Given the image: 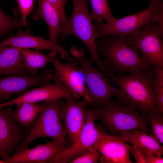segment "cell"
<instances>
[{"label":"cell","mask_w":163,"mask_h":163,"mask_svg":"<svg viewBox=\"0 0 163 163\" xmlns=\"http://www.w3.org/2000/svg\"><path fill=\"white\" fill-rule=\"evenodd\" d=\"M21 51L24 68L29 75L36 74L39 69H46L47 65L55 58L47 56L40 50L21 48Z\"/></svg>","instance_id":"cell-22"},{"label":"cell","mask_w":163,"mask_h":163,"mask_svg":"<svg viewBox=\"0 0 163 163\" xmlns=\"http://www.w3.org/2000/svg\"><path fill=\"white\" fill-rule=\"evenodd\" d=\"M12 107H0V148L10 157L27 134L12 118Z\"/></svg>","instance_id":"cell-15"},{"label":"cell","mask_w":163,"mask_h":163,"mask_svg":"<svg viewBox=\"0 0 163 163\" xmlns=\"http://www.w3.org/2000/svg\"><path fill=\"white\" fill-rule=\"evenodd\" d=\"M67 142L53 139L43 144H39L15 153L5 163H50L52 159L65 148Z\"/></svg>","instance_id":"cell-13"},{"label":"cell","mask_w":163,"mask_h":163,"mask_svg":"<svg viewBox=\"0 0 163 163\" xmlns=\"http://www.w3.org/2000/svg\"><path fill=\"white\" fill-rule=\"evenodd\" d=\"M73 57L67 56L66 59L68 62H74L78 63L83 70L85 84L91 100L90 106L103 107L113 102L111 98L117 97L119 91L118 88L110 83V79L99 69L94 68L89 59L85 56L83 48H79L73 45L70 49Z\"/></svg>","instance_id":"cell-3"},{"label":"cell","mask_w":163,"mask_h":163,"mask_svg":"<svg viewBox=\"0 0 163 163\" xmlns=\"http://www.w3.org/2000/svg\"><path fill=\"white\" fill-rule=\"evenodd\" d=\"M53 76V70L47 68L38 74L0 77V104L11 100L12 96L17 93H23L32 87L50 84Z\"/></svg>","instance_id":"cell-10"},{"label":"cell","mask_w":163,"mask_h":163,"mask_svg":"<svg viewBox=\"0 0 163 163\" xmlns=\"http://www.w3.org/2000/svg\"><path fill=\"white\" fill-rule=\"evenodd\" d=\"M94 147L101 154L99 163H133L130 157L132 146L110 135L104 129Z\"/></svg>","instance_id":"cell-14"},{"label":"cell","mask_w":163,"mask_h":163,"mask_svg":"<svg viewBox=\"0 0 163 163\" xmlns=\"http://www.w3.org/2000/svg\"><path fill=\"white\" fill-rule=\"evenodd\" d=\"M137 163H160L162 162V158L159 156L152 154L146 155L141 152L135 147L132 146L131 151Z\"/></svg>","instance_id":"cell-30"},{"label":"cell","mask_w":163,"mask_h":163,"mask_svg":"<svg viewBox=\"0 0 163 163\" xmlns=\"http://www.w3.org/2000/svg\"><path fill=\"white\" fill-rule=\"evenodd\" d=\"M93 109H86L85 124L76 141L66 147L54 156L50 163H69L94 146L98 140L102 129L96 125Z\"/></svg>","instance_id":"cell-9"},{"label":"cell","mask_w":163,"mask_h":163,"mask_svg":"<svg viewBox=\"0 0 163 163\" xmlns=\"http://www.w3.org/2000/svg\"><path fill=\"white\" fill-rule=\"evenodd\" d=\"M55 8L60 18L63 28L61 36L62 39H66L70 35L68 19L66 15L65 7L69 0H45Z\"/></svg>","instance_id":"cell-25"},{"label":"cell","mask_w":163,"mask_h":163,"mask_svg":"<svg viewBox=\"0 0 163 163\" xmlns=\"http://www.w3.org/2000/svg\"><path fill=\"white\" fill-rule=\"evenodd\" d=\"M91 107L95 121H100L112 136L134 129L150 132L147 117L139 113L132 105L123 106L113 102L103 107Z\"/></svg>","instance_id":"cell-4"},{"label":"cell","mask_w":163,"mask_h":163,"mask_svg":"<svg viewBox=\"0 0 163 163\" xmlns=\"http://www.w3.org/2000/svg\"><path fill=\"white\" fill-rule=\"evenodd\" d=\"M37 7L32 19L37 21L43 20L46 23L49 31V40L56 43L63 32L61 21L57 11L54 7L45 0H36Z\"/></svg>","instance_id":"cell-19"},{"label":"cell","mask_w":163,"mask_h":163,"mask_svg":"<svg viewBox=\"0 0 163 163\" xmlns=\"http://www.w3.org/2000/svg\"><path fill=\"white\" fill-rule=\"evenodd\" d=\"M21 16V26L28 27L27 18L34 8V0H16Z\"/></svg>","instance_id":"cell-29"},{"label":"cell","mask_w":163,"mask_h":163,"mask_svg":"<svg viewBox=\"0 0 163 163\" xmlns=\"http://www.w3.org/2000/svg\"><path fill=\"white\" fill-rule=\"evenodd\" d=\"M52 63L55 69L53 80L63 84L74 98L79 99L82 97L90 104L91 100L85 80L82 69L77 63L69 62L66 64L54 58Z\"/></svg>","instance_id":"cell-11"},{"label":"cell","mask_w":163,"mask_h":163,"mask_svg":"<svg viewBox=\"0 0 163 163\" xmlns=\"http://www.w3.org/2000/svg\"><path fill=\"white\" fill-rule=\"evenodd\" d=\"M152 68L146 71L134 70L127 75L108 73L107 76L119 91L118 99L113 102L119 105H132L146 117L158 112L152 87Z\"/></svg>","instance_id":"cell-1"},{"label":"cell","mask_w":163,"mask_h":163,"mask_svg":"<svg viewBox=\"0 0 163 163\" xmlns=\"http://www.w3.org/2000/svg\"><path fill=\"white\" fill-rule=\"evenodd\" d=\"M152 70V85L156 105L158 112L163 114V68L154 66Z\"/></svg>","instance_id":"cell-24"},{"label":"cell","mask_w":163,"mask_h":163,"mask_svg":"<svg viewBox=\"0 0 163 163\" xmlns=\"http://www.w3.org/2000/svg\"><path fill=\"white\" fill-rule=\"evenodd\" d=\"M92 10L90 11L91 18L95 24L104 20L111 24L116 19L112 15L107 0H90Z\"/></svg>","instance_id":"cell-23"},{"label":"cell","mask_w":163,"mask_h":163,"mask_svg":"<svg viewBox=\"0 0 163 163\" xmlns=\"http://www.w3.org/2000/svg\"><path fill=\"white\" fill-rule=\"evenodd\" d=\"M0 163H5L3 160L0 159Z\"/></svg>","instance_id":"cell-33"},{"label":"cell","mask_w":163,"mask_h":163,"mask_svg":"<svg viewBox=\"0 0 163 163\" xmlns=\"http://www.w3.org/2000/svg\"><path fill=\"white\" fill-rule=\"evenodd\" d=\"M62 102L60 115L63 122L67 139L71 145L77 140L84 126L86 118V107L88 102L85 98L77 101L71 98Z\"/></svg>","instance_id":"cell-12"},{"label":"cell","mask_w":163,"mask_h":163,"mask_svg":"<svg viewBox=\"0 0 163 163\" xmlns=\"http://www.w3.org/2000/svg\"><path fill=\"white\" fill-rule=\"evenodd\" d=\"M0 157L2 158L3 160H5L9 159L10 157H9L5 153L1 150L0 148Z\"/></svg>","instance_id":"cell-31"},{"label":"cell","mask_w":163,"mask_h":163,"mask_svg":"<svg viewBox=\"0 0 163 163\" xmlns=\"http://www.w3.org/2000/svg\"><path fill=\"white\" fill-rule=\"evenodd\" d=\"M21 50V48L14 46H0V76L27 74Z\"/></svg>","instance_id":"cell-20"},{"label":"cell","mask_w":163,"mask_h":163,"mask_svg":"<svg viewBox=\"0 0 163 163\" xmlns=\"http://www.w3.org/2000/svg\"><path fill=\"white\" fill-rule=\"evenodd\" d=\"M163 33L160 25L153 23L131 32L125 41L140 51L145 61L163 68Z\"/></svg>","instance_id":"cell-8"},{"label":"cell","mask_w":163,"mask_h":163,"mask_svg":"<svg viewBox=\"0 0 163 163\" xmlns=\"http://www.w3.org/2000/svg\"><path fill=\"white\" fill-rule=\"evenodd\" d=\"M158 23L163 33V1L156 0L145 9L109 24L103 21L95 24V38L114 36L126 37L133 31L142 29L149 24Z\"/></svg>","instance_id":"cell-5"},{"label":"cell","mask_w":163,"mask_h":163,"mask_svg":"<svg viewBox=\"0 0 163 163\" xmlns=\"http://www.w3.org/2000/svg\"><path fill=\"white\" fill-rule=\"evenodd\" d=\"M63 98L43 103L45 107L30 127L26 137L20 143L15 153L28 148L35 139L48 137L62 139L67 142L66 134L60 115Z\"/></svg>","instance_id":"cell-6"},{"label":"cell","mask_w":163,"mask_h":163,"mask_svg":"<svg viewBox=\"0 0 163 163\" xmlns=\"http://www.w3.org/2000/svg\"><path fill=\"white\" fill-rule=\"evenodd\" d=\"M16 18L8 15L0 8V38H2L19 27Z\"/></svg>","instance_id":"cell-27"},{"label":"cell","mask_w":163,"mask_h":163,"mask_svg":"<svg viewBox=\"0 0 163 163\" xmlns=\"http://www.w3.org/2000/svg\"><path fill=\"white\" fill-rule=\"evenodd\" d=\"M156 0H149V4L155 2Z\"/></svg>","instance_id":"cell-32"},{"label":"cell","mask_w":163,"mask_h":163,"mask_svg":"<svg viewBox=\"0 0 163 163\" xmlns=\"http://www.w3.org/2000/svg\"><path fill=\"white\" fill-rule=\"evenodd\" d=\"M71 98L73 97L65 85L56 82L53 84L28 89L18 97L0 104V107H12L25 102L37 103Z\"/></svg>","instance_id":"cell-16"},{"label":"cell","mask_w":163,"mask_h":163,"mask_svg":"<svg viewBox=\"0 0 163 163\" xmlns=\"http://www.w3.org/2000/svg\"><path fill=\"white\" fill-rule=\"evenodd\" d=\"M1 0H0V1H1Z\"/></svg>","instance_id":"cell-34"},{"label":"cell","mask_w":163,"mask_h":163,"mask_svg":"<svg viewBox=\"0 0 163 163\" xmlns=\"http://www.w3.org/2000/svg\"><path fill=\"white\" fill-rule=\"evenodd\" d=\"M126 37L114 36L101 37L95 43L102 63L109 73L122 75L136 70L146 71L153 66L145 61L135 47L127 44Z\"/></svg>","instance_id":"cell-2"},{"label":"cell","mask_w":163,"mask_h":163,"mask_svg":"<svg viewBox=\"0 0 163 163\" xmlns=\"http://www.w3.org/2000/svg\"><path fill=\"white\" fill-rule=\"evenodd\" d=\"M101 157L100 154L93 147L69 163H97L99 162Z\"/></svg>","instance_id":"cell-28"},{"label":"cell","mask_w":163,"mask_h":163,"mask_svg":"<svg viewBox=\"0 0 163 163\" xmlns=\"http://www.w3.org/2000/svg\"><path fill=\"white\" fill-rule=\"evenodd\" d=\"M11 112L13 119L21 127L30 129L45 105L37 103L25 102L17 105Z\"/></svg>","instance_id":"cell-21"},{"label":"cell","mask_w":163,"mask_h":163,"mask_svg":"<svg viewBox=\"0 0 163 163\" xmlns=\"http://www.w3.org/2000/svg\"><path fill=\"white\" fill-rule=\"evenodd\" d=\"M0 46H9L20 48H34L50 51V56L55 58L57 53L63 59L70 55L65 47L44 39L40 36H34L29 32H19L0 43Z\"/></svg>","instance_id":"cell-17"},{"label":"cell","mask_w":163,"mask_h":163,"mask_svg":"<svg viewBox=\"0 0 163 163\" xmlns=\"http://www.w3.org/2000/svg\"><path fill=\"white\" fill-rule=\"evenodd\" d=\"M163 114L158 112L151 113L147 117L151 128L150 135L156 138L163 144Z\"/></svg>","instance_id":"cell-26"},{"label":"cell","mask_w":163,"mask_h":163,"mask_svg":"<svg viewBox=\"0 0 163 163\" xmlns=\"http://www.w3.org/2000/svg\"><path fill=\"white\" fill-rule=\"evenodd\" d=\"M88 1L72 0V12L68 19L70 34L84 44L90 53L91 62L97 65L98 69L105 73L106 71L99 56L95 43L96 30L89 12Z\"/></svg>","instance_id":"cell-7"},{"label":"cell","mask_w":163,"mask_h":163,"mask_svg":"<svg viewBox=\"0 0 163 163\" xmlns=\"http://www.w3.org/2000/svg\"><path fill=\"white\" fill-rule=\"evenodd\" d=\"M147 133L142 130L134 129L114 136L125 143L131 144L144 154L162 156V145L156 138Z\"/></svg>","instance_id":"cell-18"}]
</instances>
